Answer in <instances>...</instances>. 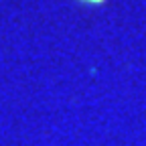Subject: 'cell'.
I'll use <instances>...</instances> for the list:
<instances>
[{"label": "cell", "instance_id": "1", "mask_svg": "<svg viewBox=\"0 0 146 146\" xmlns=\"http://www.w3.org/2000/svg\"><path fill=\"white\" fill-rule=\"evenodd\" d=\"M79 2H87V4H104L106 0H79Z\"/></svg>", "mask_w": 146, "mask_h": 146}]
</instances>
